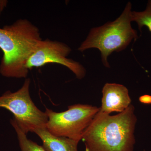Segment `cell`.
Wrapping results in <instances>:
<instances>
[{"label":"cell","mask_w":151,"mask_h":151,"mask_svg":"<svg viewBox=\"0 0 151 151\" xmlns=\"http://www.w3.org/2000/svg\"><path fill=\"white\" fill-rule=\"evenodd\" d=\"M137 121L132 104L116 115L98 112L82 136L86 151H133Z\"/></svg>","instance_id":"1"},{"label":"cell","mask_w":151,"mask_h":151,"mask_svg":"<svg viewBox=\"0 0 151 151\" xmlns=\"http://www.w3.org/2000/svg\"><path fill=\"white\" fill-rule=\"evenodd\" d=\"M42 40L39 29L26 19L0 28V49L3 52L1 75L26 78L29 73L27 63Z\"/></svg>","instance_id":"2"},{"label":"cell","mask_w":151,"mask_h":151,"mask_svg":"<svg viewBox=\"0 0 151 151\" xmlns=\"http://www.w3.org/2000/svg\"><path fill=\"white\" fill-rule=\"evenodd\" d=\"M132 7L131 3L128 2L116 20L92 29L78 50L82 52L89 49H98L101 52L103 65L110 67L108 60L109 55L113 52L124 50L132 40L138 37L137 30L131 25Z\"/></svg>","instance_id":"3"},{"label":"cell","mask_w":151,"mask_h":151,"mask_svg":"<svg viewBox=\"0 0 151 151\" xmlns=\"http://www.w3.org/2000/svg\"><path fill=\"white\" fill-rule=\"evenodd\" d=\"M100 108L85 104L70 105L62 112H56L46 108L48 117L46 129L51 134L79 141Z\"/></svg>","instance_id":"4"},{"label":"cell","mask_w":151,"mask_h":151,"mask_svg":"<svg viewBox=\"0 0 151 151\" xmlns=\"http://www.w3.org/2000/svg\"><path fill=\"white\" fill-rule=\"evenodd\" d=\"M31 80L26 78L16 92L8 91L0 96V108L13 114V118L25 134L38 128H46L48 117L45 112L37 108L29 93Z\"/></svg>","instance_id":"5"},{"label":"cell","mask_w":151,"mask_h":151,"mask_svg":"<svg viewBox=\"0 0 151 151\" xmlns=\"http://www.w3.org/2000/svg\"><path fill=\"white\" fill-rule=\"evenodd\" d=\"M71 51V48L63 42L48 39L42 40L28 60L26 67L29 70L49 63H58L70 69L78 79H82L86 75V70L79 63L67 58Z\"/></svg>","instance_id":"6"},{"label":"cell","mask_w":151,"mask_h":151,"mask_svg":"<svg viewBox=\"0 0 151 151\" xmlns=\"http://www.w3.org/2000/svg\"><path fill=\"white\" fill-rule=\"evenodd\" d=\"M102 93L100 113L108 115L113 112L122 113L131 105L129 90L122 84L106 83L103 86Z\"/></svg>","instance_id":"7"},{"label":"cell","mask_w":151,"mask_h":151,"mask_svg":"<svg viewBox=\"0 0 151 151\" xmlns=\"http://www.w3.org/2000/svg\"><path fill=\"white\" fill-rule=\"evenodd\" d=\"M32 132L40 138L43 143L42 147L46 151H78V141L55 136L51 134L46 128L36 129Z\"/></svg>","instance_id":"8"},{"label":"cell","mask_w":151,"mask_h":151,"mask_svg":"<svg viewBox=\"0 0 151 151\" xmlns=\"http://www.w3.org/2000/svg\"><path fill=\"white\" fill-rule=\"evenodd\" d=\"M10 123L16 132L22 151H46L42 146L28 139L26 134L21 129L14 118L11 119Z\"/></svg>","instance_id":"9"},{"label":"cell","mask_w":151,"mask_h":151,"mask_svg":"<svg viewBox=\"0 0 151 151\" xmlns=\"http://www.w3.org/2000/svg\"><path fill=\"white\" fill-rule=\"evenodd\" d=\"M131 19L132 22L137 23L141 31L142 27H146L151 32V0L148 1L145 10L139 12L132 11Z\"/></svg>","instance_id":"10"},{"label":"cell","mask_w":151,"mask_h":151,"mask_svg":"<svg viewBox=\"0 0 151 151\" xmlns=\"http://www.w3.org/2000/svg\"><path fill=\"white\" fill-rule=\"evenodd\" d=\"M139 101L141 103L146 105L151 104V95L145 94L139 97Z\"/></svg>","instance_id":"11"},{"label":"cell","mask_w":151,"mask_h":151,"mask_svg":"<svg viewBox=\"0 0 151 151\" xmlns=\"http://www.w3.org/2000/svg\"><path fill=\"white\" fill-rule=\"evenodd\" d=\"M7 1H1L0 0V13L2 12L3 10L6 7L7 4Z\"/></svg>","instance_id":"12"}]
</instances>
